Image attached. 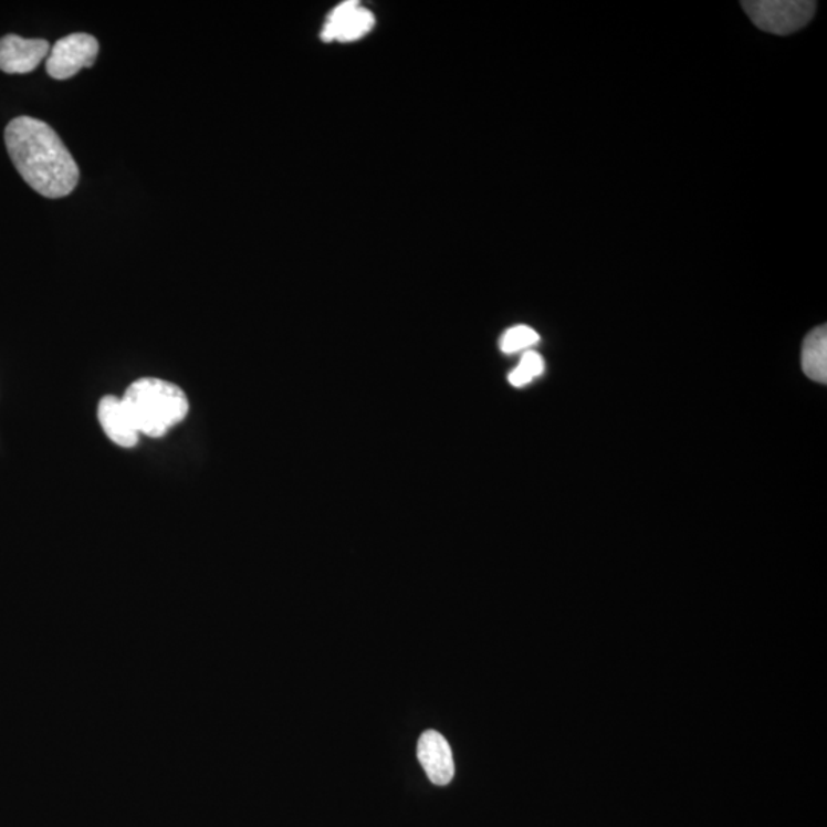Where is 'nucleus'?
Segmentation results:
<instances>
[{"label": "nucleus", "instance_id": "1", "mask_svg": "<svg viewBox=\"0 0 827 827\" xmlns=\"http://www.w3.org/2000/svg\"><path fill=\"white\" fill-rule=\"evenodd\" d=\"M6 145L23 180L43 197H66L77 186V163L48 123L27 115L14 118L8 123Z\"/></svg>", "mask_w": 827, "mask_h": 827}, {"label": "nucleus", "instance_id": "2", "mask_svg": "<svg viewBox=\"0 0 827 827\" xmlns=\"http://www.w3.org/2000/svg\"><path fill=\"white\" fill-rule=\"evenodd\" d=\"M122 404L138 435L143 432L154 439L166 436L189 412V401L182 389L154 377L134 381L127 388Z\"/></svg>", "mask_w": 827, "mask_h": 827}, {"label": "nucleus", "instance_id": "3", "mask_svg": "<svg viewBox=\"0 0 827 827\" xmlns=\"http://www.w3.org/2000/svg\"><path fill=\"white\" fill-rule=\"evenodd\" d=\"M742 7L755 27L775 35L802 30L817 11V3L809 0H750Z\"/></svg>", "mask_w": 827, "mask_h": 827}, {"label": "nucleus", "instance_id": "4", "mask_svg": "<svg viewBox=\"0 0 827 827\" xmlns=\"http://www.w3.org/2000/svg\"><path fill=\"white\" fill-rule=\"evenodd\" d=\"M98 55V42L94 35L74 33L51 46L46 57V73L55 81L74 77L82 67L94 65Z\"/></svg>", "mask_w": 827, "mask_h": 827}, {"label": "nucleus", "instance_id": "5", "mask_svg": "<svg viewBox=\"0 0 827 827\" xmlns=\"http://www.w3.org/2000/svg\"><path fill=\"white\" fill-rule=\"evenodd\" d=\"M376 19L371 11L362 8L359 2L341 3L334 8L328 15L327 22L322 28L321 38L324 42H353L364 38L371 31Z\"/></svg>", "mask_w": 827, "mask_h": 827}, {"label": "nucleus", "instance_id": "6", "mask_svg": "<svg viewBox=\"0 0 827 827\" xmlns=\"http://www.w3.org/2000/svg\"><path fill=\"white\" fill-rule=\"evenodd\" d=\"M50 50V43L42 39L8 34L0 39V71L7 74L31 73L48 57Z\"/></svg>", "mask_w": 827, "mask_h": 827}, {"label": "nucleus", "instance_id": "7", "mask_svg": "<svg viewBox=\"0 0 827 827\" xmlns=\"http://www.w3.org/2000/svg\"><path fill=\"white\" fill-rule=\"evenodd\" d=\"M417 757L423 766L429 781L437 786H447L456 774L454 757L447 739L437 731H425L421 734Z\"/></svg>", "mask_w": 827, "mask_h": 827}, {"label": "nucleus", "instance_id": "8", "mask_svg": "<svg viewBox=\"0 0 827 827\" xmlns=\"http://www.w3.org/2000/svg\"><path fill=\"white\" fill-rule=\"evenodd\" d=\"M98 421L106 436L118 447L127 449L137 447L138 431L127 417L122 399L114 396L103 397L98 404Z\"/></svg>", "mask_w": 827, "mask_h": 827}, {"label": "nucleus", "instance_id": "9", "mask_svg": "<svg viewBox=\"0 0 827 827\" xmlns=\"http://www.w3.org/2000/svg\"><path fill=\"white\" fill-rule=\"evenodd\" d=\"M802 367L810 380L827 384V328L817 327L807 334L802 349Z\"/></svg>", "mask_w": 827, "mask_h": 827}, {"label": "nucleus", "instance_id": "10", "mask_svg": "<svg viewBox=\"0 0 827 827\" xmlns=\"http://www.w3.org/2000/svg\"><path fill=\"white\" fill-rule=\"evenodd\" d=\"M538 342L540 336L534 328L527 327V325H516V327L509 328L503 334L500 347L503 353L514 354L534 347Z\"/></svg>", "mask_w": 827, "mask_h": 827}, {"label": "nucleus", "instance_id": "11", "mask_svg": "<svg viewBox=\"0 0 827 827\" xmlns=\"http://www.w3.org/2000/svg\"><path fill=\"white\" fill-rule=\"evenodd\" d=\"M544 371V360L538 353L527 352L521 359L519 367L509 374V381L516 388L531 384L535 377L541 376Z\"/></svg>", "mask_w": 827, "mask_h": 827}]
</instances>
